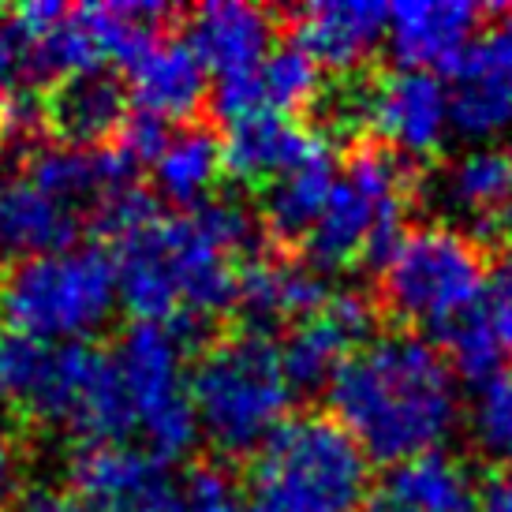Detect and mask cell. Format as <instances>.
Returning a JSON list of instances; mask_svg holds the SVG:
<instances>
[{"mask_svg": "<svg viewBox=\"0 0 512 512\" xmlns=\"http://www.w3.org/2000/svg\"><path fill=\"white\" fill-rule=\"evenodd\" d=\"M23 72V38L8 15H0V124L8 128V116H12L15 98L23 94L15 79Z\"/></svg>", "mask_w": 512, "mask_h": 512, "instance_id": "33", "label": "cell"}, {"mask_svg": "<svg viewBox=\"0 0 512 512\" xmlns=\"http://www.w3.org/2000/svg\"><path fill=\"white\" fill-rule=\"evenodd\" d=\"M42 105L45 120L72 146H94L101 139H113L128 124V94L105 68L57 83V90Z\"/></svg>", "mask_w": 512, "mask_h": 512, "instance_id": "21", "label": "cell"}, {"mask_svg": "<svg viewBox=\"0 0 512 512\" xmlns=\"http://www.w3.org/2000/svg\"><path fill=\"white\" fill-rule=\"evenodd\" d=\"M329 404L359 449L385 464L441 449L460 419L453 367L419 333H385L363 344L337 370Z\"/></svg>", "mask_w": 512, "mask_h": 512, "instance_id": "2", "label": "cell"}, {"mask_svg": "<svg viewBox=\"0 0 512 512\" xmlns=\"http://www.w3.org/2000/svg\"><path fill=\"white\" fill-rule=\"evenodd\" d=\"M83 214L64 206V202L42 195L27 180H12L4 195V214H0V251L15 255H49V251H68L79 240Z\"/></svg>", "mask_w": 512, "mask_h": 512, "instance_id": "23", "label": "cell"}, {"mask_svg": "<svg viewBox=\"0 0 512 512\" xmlns=\"http://www.w3.org/2000/svg\"><path fill=\"white\" fill-rule=\"evenodd\" d=\"M483 12L464 0H404L389 8V53L412 72H456L479 42Z\"/></svg>", "mask_w": 512, "mask_h": 512, "instance_id": "14", "label": "cell"}, {"mask_svg": "<svg viewBox=\"0 0 512 512\" xmlns=\"http://www.w3.org/2000/svg\"><path fill=\"white\" fill-rule=\"evenodd\" d=\"M385 501L408 512H475L479 483L460 456L434 449L389 468Z\"/></svg>", "mask_w": 512, "mask_h": 512, "instance_id": "22", "label": "cell"}, {"mask_svg": "<svg viewBox=\"0 0 512 512\" xmlns=\"http://www.w3.org/2000/svg\"><path fill=\"white\" fill-rule=\"evenodd\" d=\"M367 128L378 131L389 154L397 157H430L438 154L445 135L453 131L449 90L434 72H397L382 75L367 86Z\"/></svg>", "mask_w": 512, "mask_h": 512, "instance_id": "11", "label": "cell"}, {"mask_svg": "<svg viewBox=\"0 0 512 512\" xmlns=\"http://www.w3.org/2000/svg\"><path fill=\"white\" fill-rule=\"evenodd\" d=\"M8 176H4V150H0V214H4V195H8Z\"/></svg>", "mask_w": 512, "mask_h": 512, "instance_id": "38", "label": "cell"}, {"mask_svg": "<svg viewBox=\"0 0 512 512\" xmlns=\"http://www.w3.org/2000/svg\"><path fill=\"white\" fill-rule=\"evenodd\" d=\"M374 333V307L370 299L341 292L333 296L318 314H311L307 322L288 329L285 344H281V363L292 389L314 393L333 385L337 370L356 356L359 348Z\"/></svg>", "mask_w": 512, "mask_h": 512, "instance_id": "13", "label": "cell"}, {"mask_svg": "<svg viewBox=\"0 0 512 512\" xmlns=\"http://www.w3.org/2000/svg\"><path fill=\"white\" fill-rule=\"evenodd\" d=\"M187 512H258L225 468H199L187 483Z\"/></svg>", "mask_w": 512, "mask_h": 512, "instance_id": "30", "label": "cell"}, {"mask_svg": "<svg viewBox=\"0 0 512 512\" xmlns=\"http://www.w3.org/2000/svg\"><path fill=\"white\" fill-rule=\"evenodd\" d=\"M258 243L255 214L232 199H210L172 217L157 214L120 240V303L139 322L199 337L217 314L236 307L240 262Z\"/></svg>", "mask_w": 512, "mask_h": 512, "instance_id": "1", "label": "cell"}, {"mask_svg": "<svg viewBox=\"0 0 512 512\" xmlns=\"http://www.w3.org/2000/svg\"><path fill=\"white\" fill-rule=\"evenodd\" d=\"M98 512H187V494L169 479V471H161L157 479L139 486L135 494L113 501Z\"/></svg>", "mask_w": 512, "mask_h": 512, "instance_id": "32", "label": "cell"}, {"mask_svg": "<svg viewBox=\"0 0 512 512\" xmlns=\"http://www.w3.org/2000/svg\"><path fill=\"white\" fill-rule=\"evenodd\" d=\"M483 247L453 225L404 232L382 266V299L400 322L445 337L486 307Z\"/></svg>", "mask_w": 512, "mask_h": 512, "instance_id": "6", "label": "cell"}, {"mask_svg": "<svg viewBox=\"0 0 512 512\" xmlns=\"http://www.w3.org/2000/svg\"><path fill=\"white\" fill-rule=\"evenodd\" d=\"M258 90L262 105L270 113H296L322 94V68L303 45H277L258 68Z\"/></svg>", "mask_w": 512, "mask_h": 512, "instance_id": "26", "label": "cell"}, {"mask_svg": "<svg viewBox=\"0 0 512 512\" xmlns=\"http://www.w3.org/2000/svg\"><path fill=\"white\" fill-rule=\"evenodd\" d=\"M453 131L475 146H494L512 131V12L471 45L449 90Z\"/></svg>", "mask_w": 512, "mask_h": 512, "instance_id": "12", "label": "cell"}, {"mask_svg": "<svg viewBox=\"0 0 512 512\" xmlns=\"http://www.w3.org/2000/svg\"><path fill=\"white\" fill-rule=\"evenodd\" d=\"M337 184V165L333 154L314 157L311 165L296 169L292 176L270 184L266 199H262V221L277 240H307L311 228L326 210L329 191Z\"/></svg>", "mask_w": 512, "mask_h": 512, "instance_id": "25", "label": "cell"}, {"mask_svg": "<svg viewBox=\"0 0 512 512\" xmlns=\"http://www.w3.org/2000/svg\"><path fill=\"white\" fill-rule=\"evenodd\" d=\"M15 475H19V468H15L12 445H8V441L0 438V512H4V505H8V498H12Z\"/></svg>", "mask_w": 512, "mask_h": 512, "instance_id": "37", "label": "cell"}, {"mask_svg": "<svg viewBox=\"0 0 512 512\" xmlns=\"http://www.w3.org/2000/svg\"><path fill=\"white\" fill-rule=\"evenodd\" d=\"M471 430L479 449L512 475V374L501 370L498 378L475 385Z\"/></svg>", "mask_w": 512, "mask_h": 512, "instance_id": "27", "label": "cell"}, {"mask_svg": "<svg viewBox=\"0 0 512 512\" xmlns=\"http://www.w3.org/2000/svg\"><path fill=\"white\" fill-rule=\"evenodd\" d=\"M150 169L165 199L195 210L202 202H210V191L225 169V150L206 128H180L176 135H169V143Z\"/></svg>", "mask_w": 512, "mask_h": 512, "instance_id": "24", "label": "cell"}, {"mask_svg": "<svg viewBox=\"0 0 512 512\" xmlns=\"http://www.w3.org/2000/svg\"><path fill=\"white\" fill-rule=\"evenodd\" d=\"M408 180L397 154L363 146L344 161L318 225L307 236V255L318 270H344L356 262H378L404 240Z\"/></svg>", "mask_w": 512, "mask_h": 512, "instance_id": "7", "label": "cell"}, {"mask_svg": "<svg viewBox=\"0 0 512 512\" xmlns=\"http://www.w3.org/2000/svg\"><path fill=\"white\" fill-rule=\"evenodd\" d=\"M430 202L479 243L512 232V157L501 146H471L445 161L427 184Z\"/></svg>", "mask_w": 512, "mask_h": 512, "instance_id": "10", "label": "cell"}, {"mask_svg": "<svg viewBox=\"0 0 512 512\" xmlns=\"http://www.w3.org/2000/svg\"><path fill=\"white\" fill-rule=\"evenodd\" d=\"M23 180L34 184L49 199L64 202V206H72V210L83 214V206L94 210L113 187L135 180V172L120 161V154H116L113 146L94 150V146L60 143V146L34 150Z\"/></svg>", "mask_w": 512, "mask_h": 512, "instance_id": "20", "label": "cell"}, {"mask_svg": "<svg viewBox=\"0 0 512 512\" xmlns=\"http://www.w3.org/2000/svg\"><path fill=\"white\" fill-rule=\"evenodd\" d=\"M441 341H445V348H449V367L460 370L471 385H483L501 374V356H505V348H501L498 333H494V326H490L486 311L464 318V322H460L456 329H449Z\"/></svg>", "mask_w": 512, "mask_h": 512, "instance_id": "28", "label": "cell"}, {"mask_svg": "<svg viewBox=\"0 0 512 512\" xmlns=\"http://www.w3.org/2000/svg\"><path fill=\"white\" fill-rule=\"evenodd\" d=\"M329 299L333 292L326 273L299 258H255L240 270L236 285V311L247 318L251 333L288 322L299 326L322 311Z\"/></svg>", "mask_w": 512, "mask_h": 512, "instance_id": "16", "label": "cell"}, {"mask_svg": "<svg viewBox=\"0 0 512 512\" xmlns=\"http://www.w3.org/2000/svg\"><path fill=\"white\" fill-rule=\"evenodd\" d=\"M363 512H408V509H400L393 501H378V505H370V509H363Z\"/></svg>", "mask_w": 512, "mask_h": 512, "instance_id": "39", "label": "cell"}, {"mask_svg": "<svg viewBox=\"0 0 512 512\" xmlns=\"http://www.w3.org/2000/svg\"><path fill=\"white\" fill-rule=\"evenodd\" d=\"M483 311H486V318H490L494 333H498L501 348H509L512 352V262L509 266H501L498 277L490 281Z\"/></svg>", "mask_w": 512, "mask_h": 512, "instance_id": "34", "label": "cell"}, {"mask_svg": "<svg viewBox=\"0 0 512 512\" xmlns=\"http://www.w3.org/2000/svg\"><path fill=\"white\" fill-rule=\"evenodd\" d=\"M292 397L281 348L251 329L210 344L191 370L199 434L225 456L258 453L288 423Z\"/></svg>", "mask_w": 512, "mask_h": 512, "instance_id": "3", "label": "cell"}, {"mask_svg": "<svg viewBox=\"0 0 512 512\" xmlns=\"http://www.w3.org/2000/svg\"><path fill=\"white\" fill-rule=\"evenodd\" d=\"M475 512H512V475H498L479 486Z\"/></svg>", "mask_w": 512, "mask_h": 512, "instance_id": "36", "label": "cell"}, {"mask_svg": "<svg viewBox=\"0 0 512 512\" xmlns=\"http://www.w3.org/2000/svg\"><path fill=\"white\" fill-rule=\"evenodd\" d=\"M225 169L247 184H277L329 150L322 135L285 113H255L228 124Z\"/></svg>", "mask_w": 512, "mask_h": 512, "instance_id": "17", "label": "cell"}, {"mask_svg": "<svg viewBox=\"0 0 512 512\" xmlns=\"http://www.w3.org/2000/svg\"><path fill=\"white\" fill-rule=\"evenodd\" d=\"M296 45H303L318 68L352 72L385 42L389 8L374 0H318L292 15Z\"/></svg>", "mask_w": 512, "mask_h": 512, "instance_id": "18", "label": "cell"}, {"mask_svg": "<svg viewBox=\"0 0 512 512\" xmlns=\"http://www.w3.org/2000/svg\"><path fill=\"white\" fill-rule=\"evenodd\" d=\"M27 415L57 423L86 445H124L135 430L116 363L90 344H53Z\"/></svg>", "mask_w": 512, "mask_h": 512, "instance_id": "9", "label": "cell"}, {"mask_svg": "<svg viewBox=\"0 0 512 512\" xmlns=\"http://www.w3.org/2000/svg\"><path fill=\"white\" fill-rule=\"evenodd\" d=\"M131 98L139 113L157 120H191L206 101V68L187 38H157L128 68Z\"/></svg>", "mask_w": 512, "mask_h": 512, "instance_id": "19", "label": "cell"}, {"mask_svg": "<svg viewBox=\"0 0 512 512\" xmlns=\"http://www.w3.org/2000/svg\"><path fill=\"white\" fill-rule=\"evenodd\" d=\"M273 15L243 0H210L187 19V45L195 49L206 75L236 79L262 68V60L277 49Z\"/></svg>", "mask_w": 512, "mask_h": 512, "instance_id": "15", "label": "cell"}, {"mask_svg": "<svg viewBox=\"0 0 512 512\" xmlns=\"http://www.w3.org/2000/svg\"><path fill=\"white\" fill-rule=\"evenodd\" d=\"M154 217H157V199L146 187L135 184V180L113 187V191L90 210L94 228L105 232V236H113V240H128L139 228L150 225Z\"/></svg>", "mask_w": 512, "mask_h": 512, "instance_id": "29", "label": "cell"}, {"mask_svg": "<svg viewBox=\"0 0 512 512\" xmlns=\"http://www.w3.org/2000/svg\"><path fill=\"white\" fill-rule=\"evenodd\" d=\"M120 307L116 258L101 247H68L23 258L0 277L4 329L42 344H83Z\"/></svg>", "mask_w": 512, "mask_h": 512, "instance_id": "5", "label": "cell"}, {"mask_svg": "<svg viewBox=\"0 0 512 512\" xmlns=\"http://www.w3.org/2000/svg\"><path fill=\"white\" fill-rule=\"evenodd\" d=\"M370 456L329 415H296L251 464L258 512H363Z\"/></svg>", "mask_w": 512, "mask_h": 512, "instance_id": "4", "label": "cell"}, {"mask_svg": "<svg viewBox=\"0 0 512 512\" xmlns=\"http://www.w3.org/2000/svg\"><path fill=\"white\" fill-rule=\"evenodd\" d=\"M169 135L172 131L165 120L139 113L120 128L113 150L120 154V161H124L131 172H139L143 165H154L157 157H161V150H165V143H169Z\"/></svg>", "mask_w": 512, "mask_h": 512, "instance_id": "31", "label": "cell"}, {"mask_svg": "<svg viewBox=\"0 0 512 512\" xmlns=\"http://www.w3.org/2000/svg\"><path fill=\"white\" fill-rule=\"evenodd\" d=\"M15 512H86L83 505L60 490H49V486H38L23 498L15 501Z\"/></svg>", "mask_w": 512, "mask_h": 512, "instance_id": "35", "label": "cell"}, {"mask_svg": "<svg viewBox=\"0 0 512 512\" xmlns=\"http://www.w3.org/2000/svg\"><path fill=\"white\" fill-rule=\"evenodd\" d=\"M184 348L187 341L176 329L139 322L120 337L113 356L135 430L143 434L150 456L161 464L187 456L199 441Z\"/></svg>", "mask_w": 512, "mask_h": 512, "instance_id": "8", "label": "cell"}]
</instances>
